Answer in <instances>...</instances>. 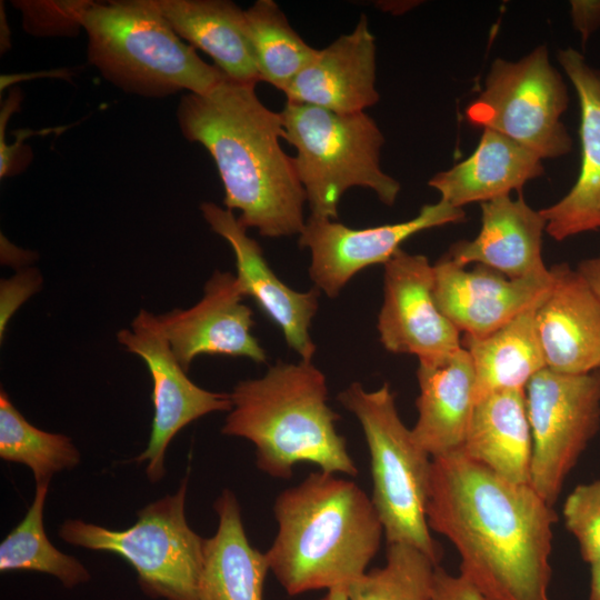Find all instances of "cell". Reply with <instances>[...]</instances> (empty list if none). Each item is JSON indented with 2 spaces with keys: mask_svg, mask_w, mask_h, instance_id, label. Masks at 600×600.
Here are the masks:
<instances>
[{
  "mask_svg": "<svg viewBox=\"0 0 600 600\" xmlns=\"http://www.w3.org/2000/svg\"><path fill=\"white\" fill-rule=\"evenodd\" d=\"M280 114L311 217L336 220L339 201L352 187L371 189L387 206L396 202L400 183L380 167L384 138L369 114L294 102Z\"/></svg>",
  "mask_w": 600,
  "mask_h": 600,
  "instance_id": "6",
  "label": "cell"
},
{
  "mask_svg": "<svg viewBox=\"0 0 600 600\" xmlns=\"http://www.w3.org/2000/svg\"><path fill=\"white\" fill-rule=\"evenodd\" d=\"M551 284L534 316L548 369L584 374L600 368V301L567 263L551 267Z\"/></svg>",
  "mask_w": 600,
  "mask_h": 600,
  "instance_id": "17",
  "label": "cell"
},
{
  "mask_svg": "<svg viewBox=\"0 0 600 600\" xmlns=\"http://www.w3.org/2000/svg\"><path fill=\"white\" fill-rule=\"evenodd\" d=\"M184 477L174 494L138 511L128 529L111 530L79 519L59 528V537L73 546L123 558L137 572L142 590L167 600H198L206 539L188 524Z\"/></svg>",
  "mask_w": 600,
  "mask_h": 600,
  "instance_id": "8",
  "label": "cell"
},
{
  "mask_svg": "<svg viewBox=\"0 0 600 600\" xmlns=\"http://www.w3.org/2000/svg\"><path fill=\"white\" fill-rule=\"evenodd\" d=\"M0 457L29 467L37 484L49 483L52 476L76 467L80 453L71 439L36 428L0 391Z\"/></svg>",
  "mask_w": 600,
  "mask_h": 600,
  "instance_id": "29",
  "label": "cell"
},
{
  "mask_svg": "<svg viewBox=\"0 0 600 600\" xmlns=\"http://www.w3.org/2000/svg\"><path fill=\"white\" fill-rule=\"evenodd\" d=\"M461 451L508 481L530 483L532 438L524 389L478 400Z\"/></svg>",
  "mask_w": 600,
  "mask_h": 600,
  "instance_id": "25",
  "label": "cell"
},
{
  "mask_svg": "<svg viewBox=\"0 0 600 600\" xmlns=\"http://www.w3.org/2000/svg\"><path fill=\"white\" fill-rule=\"evenodd\" d=\"M418 419L411 429L431 457L462 449L474 408V369L462 347L436 363H419Z\"/></svg>",
  "mask_w": 600,
  "mask_h": 600,
  "instance_id": "21",
  "label": "cell"
},
{
  "mask_svg": "<svg viewBox=\"0 0 600 600\" xmlns=\"http://www.w3.org/2000/svg\"><path fill=\"white\" fill-rule=\"evenodd\" d=\"M532 438L530 484L553 507L566 477L600 427V372L548 368L524 388Z\"/></svg>",
  "mask_w": 600,
  "mask_h": 600,
  "instance_id": "10",
  "label": "cell"
},
{
  "mask_svg": "<svg viewBox=\"0 0 600 600\" xmlns=\"http://www.w3.org/2000/svg\"><path fill=\"white\" fill-rule=\"evenodd\" d=\"M73 22L88 36V59L128 93L202 94L224 77L181 41L153 0L71 1Z\"/></svg>",
  "mask_w": 600,
  "mask_h": 600,
  "instance_id": "5",
  "label": "cell"
},
{
  "mask_svg": "<svg viewBox=\"0 0 600 600\" xmlns=\"http://www.w3.org/2000/svg\"><path fill=\"white\" fill-rule=\"evenodd\" d=\"M172 30L210 56L228 78L260 81L244 11L227 0H153Z\"/></svg>",
  "mask_w": 600,
  "mask_h": 600,
  "instance_id": "23",
  "label": "cell"
},
{
  "mask_svg": "<svg viewBox=\"0 0 600 600\" xmlns=\"http://www.w3.org/2000/svg\"><path fill=\"white\" fill-rule=\"evenodd\" d=\"M230 396L221 432L252 442L264 473L289 479L297 463L307 462L323 472L358 474L336 428L340 416L328 404L326 377L311 361H278L264 376L239 381Z\"/></svg>",
  "mask_w": 600,
  "mask_h": 600,
  "instance_id": "4",
  "label": "cell"
},
{
  "mask_svg": "<svg viewBox=\"0 0 600 600\" xmlns=\"http://www.w3.org/2000/svg\"><path fill=\"white\" fill-rule=\"evenodd\" d=\"M541 158L490 129H483L476 150L449 170L438 172L428 184L456 208L487 202L518 190L543 173Z\"/></svg>",
  "mask_w": 600,
  "mask_h": 600,
  "instance_id": "22",
  "label": "cell"
},
{
  "mask_svg": "<svg viewBox=\"0 0 600 600\" xmlns=\"http://www.w3.org/2000/svg\"><path fill=\"white\" fill-rule=\"evenodd\" d=\"M426 513L484 600H550L557 513L530 483L508 481L458 450L432 458Z\"/></svg>",
  "mask_w": 600,
  "mask_h": 600,
  "instance_id": "1",
  "label": "cell"
},
{
  "mask_svg": "<svg viewBox=\"0 0 600 600\" xmlns=\"http://www.w3.org/2000/svg\"><path fill=\"white\" fill-rule=\"evenodd\" d=\"M322 600H349L348 587H334L328 590Z\"/></svg>",
  "mask_w": 600,
  "mask_h": 600,
  "instance_id": "37",
  "label": "cell"
},
{
  "mask_svg": "<svg viewBox=\"0 0 600 600\" xmlns=\"http://www.w3.org/2000/svg\"><path fill=\"white\" fill-rule=\"evenodd\" d=\"M568 103L564 81L541 46L516 62L496 59L466 116L471 124L498 131L541 159L557 158L572 148L561 122Z\"/></svg>",
  "mask_w": 600,
  "mask_h": 600,
  "instance_id": "9",
  "label": "cell"
},
{
  "mask_svg": "<svg viewBox=\"0 0 600 600\" xmlns=\"http://www.w3.org/2000/svg\"><path fill=\"white\" fill-rule=\"evenodd\" d=\"M563 518L583 560L600 564V480L574 488L564 501Z\"/></svg>",
  "mask_w": 600,
  "mask_h": 600,
  "instance_id": "31",
  "label": "cell"
},
{
  "mask_svg": "<svg viewBox=\"0 0 600 600\" xmlns=\"http://www.w3.org/2000/svg\"><path fill=\"white\" fill-rule=\"evenodd\" d=\"M437 566L412 546L388 543L386 564L350 583L349 600H431Z\"/></svg>",
  "mask_w": 600,
  "mask_h": 600,
  "instance_id": "30",
  "label": "cell"
},
{
  "mask_svg": "<svg viewBox=\"0 0 600 600\" xmlns=\"http://www.w3.org/2000/svg\"><path fill=\"white\" fill-rule=\"evenodd\" d=\"M434 298L464 336L483 338L537 303L551 284L550 270L511 279L489 267L467 270L447 256L433 264Z\"/></svg>",
  "mask_w": 600,
  "mask_h": 600,
  "instance_id": "16",
  "label": "cell"
},
{
  "mask_svg": "<svg viewBox=\"0 0 600 600\" xmlns=\"http://www.w3.org/2000/svg\"><path fill=\"white\" fill-rule=\"evenodd\" d=\"M590 600H600V564L591 566Z\"/></svg>",
  "mask_w": 600,
  "mask_h": 600,
  "instance_id": "36",
  "label": "cell"
},
{
  "mask_svg": "<svg viewBox=\"0 0 600 600\" xmlns=\"http://www.w3.org/2000/svg\"><path fill=\"white\" fill-rule=\"evenodd\" d=\"M547 221L522 197L503 196L481 203V229L472 240L450 247L447 257L460 267L477 263L511 279L547 272L542 233Z\"/></svg>",
  "mask_w": 600,
  "mask_h": 600,
  "instance_id": "20",
  "label": "cell"
},
{
  "mask_svg": "<svg viewBox=\"0 0 600 600\" xmlns=\"http://www.w3.org/2000/svg\"><path fill=\"white\" fill-rule=\"evenodd\" d=\"M540 300L487 337L462 336L474 369L476 402L494 392L524 389L547 368L534 322Z\"/></svg>",
  "mask_w": 600,
  "mask_h": 600,
  "instance_id": "26",
  "label": "cell"
},
{
  "mask_svg": "<svg viewBox=\"0 0 600 600\" xmlns=\"http://www.w3.org/2000/svg\"><path fill=\"white\" fill-rule=\"evenodd\" d=\"M577 271L600 301V256L581 261Z\"/></svg>",
  "mask_w": 600,
  "mask_h": 600,
  "instance_id": "35",
  "label": "cell"
},
{
  "mask_svg": "<svg viewBox=\"0 0 600 600\" xmlns=\"http://www.w3.org/2000/svg\"><path fill=\"white\" fill-rule=\"evenodd\" d=\"M379 339L391 353L436 363L462 348L461 332L434 298V269L426 256L399 249L384 264Z\"/></svg>",
  "mask_w": 600,
  "mask_h": 600,
  "instance_id": "13",
  "label": "cell"
},
{
  "mask_svg": "<svg viewBox=\"0 0 600 600\" xmlns=\"http://www.w3.org/2000/svg\"><path fill=\"white\" fill-rule=\"evenodd\" d=\"M338 401L362 428L371 463V500L387 542L412 546L438 564L442 552L426 513L432 458L402 422L390 386L368 391L353 382Z\"/></svg>",
  "mask_w": 600,
  "mask_h": 600,
  "instance_id": "7",
  "label": "cell"
},
{
  "mask_svg": "<svg viewBox=\"0 0 600 600\" xmlns=\"http://www.w3.org/2000/svg\"><path fill=\"white\" fill-rule=\"evenodd\" d=\"M213 508L219 523L204 541L198 600H262L270 568L266 553L248 540L237 497L224 489Z\"/></svg>",
  "mask_w": 600,
  "mask_h": 600,
  "instance_id": "24",
  "label": "cell"
},
{
  "mask_svg": "<svg viewBox=\"0 0 600 600\" xmlns=\"http://www.w3.org/2000/svg\"><path fill=\"white\" fill-rule=\"evenodd\" d=\"M244 17L260 81L283 91L318 49L296 32L273 0L256 1Z\"/></svg>",
  "mask_w": 600,
  "mask_h": 600,
  "instance_id": "27",
  "label": "cell"
},
{
  "mask_svg": "<svg viewBox=\"0 0 600 600\" xmlns=\"http://www.w3.org/2000/svg\"><path fill=\"white\" fill-rule=\"evenodd\" d=\"M49 483H38L24 518L0 543V571H38L58 578L71 588L89 580L88 570L74 558L62 553L47 538L43 508Z\"/></svg>",
  "mask_w": 600,
  "mask_h": 600,
  "instance_id": "28",
  "label": "cell"
},
{
  "mask_svg": "<svg viewBox=\"0 0 600 600\" xmlns=\"http://www.w3.org/2000/svg\"><path fill=\"white\" fill-rule=\"evenodd\" d=\"M117 339L143 360L152 379L151 433L146 450L136 461L148 462V479L158 482L166 474V451L174 436L208 413L230 411L231 396L206 390L192 382L173 354L158 316L144 309L139 311L130 329L118 332Z\"/></svg>",
  "mask_w": 600,
  "mask_h": 600,
  "instance_id": "11",
  "label": "cell"
},
{
  "mask_svg": "<svg viewBox=\"0 0 600 600\" xmlns=\"http://www.w3.org/2000/svg\"><path fill=\"white\" fill-rule=\"evenodd\" d=\"M287 102L337 113H357L376 104V39L364 14L354 29L318 49L282 91Z\"/></svg>",
  "mask_w": 600,
  "mask_h": 600,
  "instance_id": "18",
  "label": "cell"
},
{
  "mask_svg": "<svg viewBox=\"0 0 600 600\" xmlns=\"http://www.w3.org/2000/svg\"><path fill=\"white\" fill-rule=\"evenodd\" d=\"M464 211L440 199L407 221L354 229L331 219L309 217L299 234L311 253L309 276L316 288L336 298L361 270L389 261L413 234L464 220Z\"/></svg>",
  "mask_w": 600,
  "mask_h": 600,
  "instance_id": "12",
  "label": "cell"
},
{
  "mask_svg": "<svg viewBox=\"0 0 600 600\" xmlns=\"http://www.w3.org/2000/svg\"><path fill=\"white\" fill-rule=\"evenodd\" d=\"M431 600H484L479 590L463 576H452L437 566Z\"/></svg>",
  "mask_w": 600,
  "mask_h": 600,
  "instance_id": "33",
  "label": "cell"
},
{
  "mask_svg": "<svg viewBox=\"0 0 600 600\" xmlns=\"http://www.w3.org/2000/svg\"><path fill=\"white\" fill-rule=\"evenodd\" d=\"M273 513L278 532L266 556L290 596L348 587L367 572L384 533L367 493L330 472L282 491Z\"/></svg>",
  "mask_w": 600,
  "mask_h": 600,
  "instance_id": "3",
  "label": "cell"
},
{
  "mask_svg": "<svg viewBox=\"0 0 600 600\" xmlns=\"http://www.w3.org/2000/svg\"><path fill=\"white\" fill-rule=\"evenodd\" d=\"M186 139L202 144L220 174L223 203L238 219L267 238L300 234L306 220L304 189L293 157L281 144L280 112L266 107L256 84L227 76L210 91L186 93L177 110Z\"/></svg>",
  "mask_w": 600,
  "mask_h": 600,
  "instance_id": "2",
  "label": "cell"
},
{
  "mask_svg": "<svg viewBox=\"0 0 600 600\" xmlns=\"http://www.w3.org/2000/svg\"><path fill=\"white\" fill-rule=\"evenodd\" d=\"M200 210L212 231L226 239L236 258V279L243 297H251L260 310L281 330L287 344L303 361H311L317 347L310 326L319 308L320 291H297L288 287L269 266L257 240L230 209L203 202Z\"/></svg>",
  "mask_w": 600,
  "mask_h": 600,
  "instance_id": "15",
  "label": "cell"
},
{
  "mask_svg": "<svg viewBox=\"0 0 600 600\" xmlns=\"http://www.w3.org/2000/svg\"><path fill=\"white\" fill-rule=\"evenodd\" d=\"M558 60L578 94L581 116L578 179L562 199L539 210L546 232L561 241L600 229V71L572 48L559 50Z\"/></svg>",
  "mask_w": 600,
  "mask_h": 600,
  "instance_id": "19",
  "label": "cell"
},
{
  "mask_svg": "<svg viewBox=\"0 0 600 600\" xmlns=\"http://www.w3.org/2000/svg\"><path fill=\"white\" fill-rule=\"evenodd\" d=\"M572 16L583 39L600 26V1H573Z\"/></svg>",
  "mask_w": 600,
  "mask_h": 600,
  "instance_id": "34",
  "label": "cell"
},
{
  "mask_svg": "<svg viewBox=\"0 0 600 600\" xmlns=\"http://www.w3.org/2000/svg\"><path fill=\"white\" fill-rule=\"evenodd\" d=\"M243 298L236 274L216 271L194 306L158 316L173 354L187 372L201 354L266 362V350L251 332L253 312L242 303Z\"/></svg>",
  "mask_w": 600,
  "mask_h": 600,
  "instance_id": "14",
  "label": "cell"
},
{
  "mask_svg": "<svg viewBox=\"0 0 600 600\" xmlns=\"http://www.w3.org/2000/svg\"><path fill=\"white\" fill-rule=\"evenodd\" d=\"M41 283L40 277L36 272H24L1 282V333L7 322L18 308L17 299L21 304L29 296L38 290Z\"/></svg>",
  "mask_w": 600,
  "mask_h": 600,
  "instance_id": "32",
  "label": "cell"
}]
</instances>
